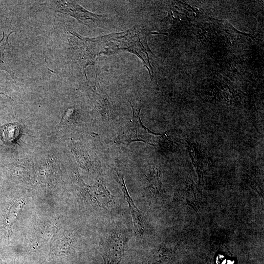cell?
Returning a JSON list of instances; mask_svg holds the SVG:
<instances>
[{
  "instance_id": "obj_1",
  "label": "cell",
  "mask_w": 264,
  "mask_h": 264,
  "mask_svg": "<svg viewBox=\"0 0 264 264\" xmlns=\"http://www.w3.org/2000/svg\"><path fill=\"white\" fill-rule=\"evenodd\" d=\"M71 35L70 45L72 52L84 65H93L96 57L101 54L113 52L116 48L113 45L110 35L101 37L89 39L84 38L74 32Z\"/></svg>"
},
{
  "instance_id": "obj_2",
  "label": "cell",
  "mask_w": 264,
  "mask_h": 264,
  "mask_svg": "<svg viewBox=\"0 0 264 264\" xmlns=\"http://www.w3.org/2000/svg\"><path fill=\"white\" fill-rule=\"evenodd\" d=\"M147 32L141 27H135L125 33L111 34L112 42L117 48L127 50L136 54L143 61L152 77L153 69L150 65L148 52H151L147 43Z\"/></svg>"
},
{
  "instance_id": "obj_3",
  "label": "cell",
  "mask_w": 264,
  "mask_h": 264,
  "mask_svg": "<svg viewBox=\"0 0 264 264\" xmlns=\"http://www.w3.org/2000/svg\"><path fill=\"white\" fill-rule=\"evenodd\" d=\"M132 107L133 110L132 121L118 136L116 142L129 144L133 142L140 141L153 145L151 138L155 134L143 125L140 117V110L136 109L132 106Z\"/></svg>"
},
{
  "instance_id": "obj_4",
  "label": "cell",
  "mask_w": 264,
  "mask_h": 264,
  "mask_svg": "<svg viewBox=\"0 0 264 264\" xmlns=\"http://www.w3.org/2000/svg\"><path fill=\"white\" fill-rule=\"evenodd\" d=\"M128 238L120 232H111L103 242L104 258L106 264H119L124 255Z\"/></svg>"
},
{
  "instance_id": "obj_5",
  "label": "cell",
  "mask_w": 264,
  "mask_h": 264,
  "mask_svg": "<svg viewBox=\"0 0 264 264\" xmlns=\"http://www.w3.org/2000/svg\"><path fill=\"white\" fill-rule=\"evenodd\" d=\"M53 2L57 11L68 14L86 24H89L91 22L93 24L96 21H100L102 17L101 15L85 10L75 1L60 0Z\"/></svg>"
},
{
  "instance_id": "obj_6",
  "label": "cell",
  "mask_w": 264,
  "mask_h": 264,
  "mask_svg": "<svg viewBox=\"0 0 264 264\" xmlns=\"http://www.w3.org/2000/svg\"><path fill=\"white\" fill-rule=\"evenodd\" d=\"M117 181L125 198L129 205L135 232L138 235L141 236L145 231V220L131 199L125 186L124 178H120Z\"/></svg>"
},
{
  "instance_id": "obj_7",
  "label": "cell",
  "mask_w": 264,
  "mask_h": 264,
  "mask_svg": "<svg viewBox=\"0 0 264 264\" xmlns=\"http://www.w3.org/2000/svg\"><path fill=\"white\" fill-rule=\"evenodd\" d=\"M81 183L84 189L87 192L90 198L98 205L107 207L112 201V197L108 190L102 184L90 186Z\"/></svg>"
},
{
  "instance_id": "obj_8",
  "label": "cell",
  "mask_w": 264,
  "mask_h": 264,
  "mask_svg": "<svg viewBox=\"0 0 264 264\" xmlns=\"http://www.w3.org/2000/svg\"><path fill=\"white\" fill-rule=\"evenodd\" d=\"M5 127H3L2 136L5 140L8 142L12 141L17 138L19 134V130L17 126L15 124L5 125Z\"/></svg>"
},
{
  "instance_id": "obj_9",
  "label": "cell",
  "mask_w": 264,
  "mask_h": 264,
  "mask_svg": "<svg viewBox=\"0 0 264 264\" xmlns=\"http://www.w3.org/2000/svg\"><path fill=\"white\" fill-rule=\"evenodd\" d=\"M22 208V202H19L17 204L13 205L10 209V212L9 213V217L7 219V223L9 226H11L13 222L16 219L17 214L20 210Z\"/></svg>"
},
{
  "instance_id": "obj_10",
  "label": "cell",
  "mask_w": 264,
  "mask_h": 264,
  "mask_svg": "<svg viewBox=\"0 0 264 264\" xmlns=\"http://www.w3.org/2000/svg\"><path fill=\"white\" fill-rule=\"evenodd\" d=\"M10 34L6 37L3 33V37L0 41V66H1L3 64L4 58V52L5 48L8 45V38Z\"/></svg>"
},
{
  "instance_id": "obj_11",
  "label": "cell",
  "mask_w": 264,
  "mask_h": 264,
  "mask_svg": "<svg viewBox=\"0 0 264 264\" xmlns=\"http://www.w3.org/2000/svg\"><path fill=\"white\" fill-rule=\"evenodd\" d=\"M9 98V97L3 93L0 92V99H6Z\"/></svg>"
},
{
  "instance_id": "obj_12",
  "label": "cell",
  "mask_w": 264,
  "mask_h": 264,
  "mask_svg": "<svg viewBox=\"0 0 264 264\" xmlns=\"http://www.w3.org/2000/svg\"><path fill=\"white\" fill-rule=\"evenodd\" d=\"M139 264H149V262L146 261V262H141V263H139Z\"/></svg>"
}]
</instances>
